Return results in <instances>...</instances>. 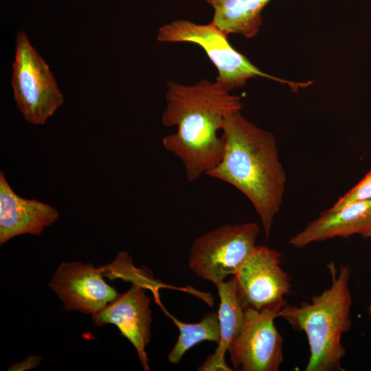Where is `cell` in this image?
<instances>
[{
  "label": "cell",
  "instance_id": "cell-7",
  "mask_svg": "<svg viewBox=\"0 0 371 371\" xmlns=\"http://www.w3.org/2000/svg\"><path fill=\"white\" fill-rule=\"evenodd\" d=\"M282 307L256 311L245 308L239 334L227 351L234 370L277 371L283 362V339L274 320Z\"/></svg>",
  "mask_w": 371,
  "mask_h": 371
},
{
  "label": "cell",
  "instance_id": "cell-4",
  "mask_svg": "<svg viewBox=\"0 0 371 371\" xmlns=\"http://www.w3.org/2000/svg\"><path fill=\"white\" fill-rule=\"evenodd\" d=\"M227 36L212 22L197 24L178 19L161 26L157 38L163 43H192L199 45L217 69L216 82L229 92L244 86L249 79L254 77L266 78L286 84L294 91L300 88H306L312 83L311 81L291 82L261 71L230 45Z\"/></svg>",
  "mask_w": 371,
  "mask_h": 371
},
{
  "label": "cell",
  "instance_id": "cell-17",
  "mask_svg": "<svg viewBox=\"0 0 371 371\" xmlns=\"http://www.w3.org/2000/svg\"><path fill=\"white\" fill-rule=\"evenodd\" d=\"M368 314L369 316L371 317V303L369 304V306H368Z\"/></svg>",
  "mask_w": 371,
  "mask_h": 371
},
{
  "label": "cell",
  "instance_id": "cell-2",
  "mask_svg": "<svg viewBox=\"0 0 371 371\" xmlns=\"http://www.w3.org/2000/svg\"><path fill=\"white\" fill-rule=\"evenodd\" d=\"M224 151L206 175L231 184L253 205L269 238L283 201L286 182L274 135L243 116L227 115L222 128Z\"/></svg>",
  "mask_w": 371,
  "mask_h": 371
},
{
  "label": "cell",
  "instance_id": "cell-16",
  "mask_svg": "<svg viewBox=\"0 0 371 371\" xmlns=\"http://www.w3.org/2000/svg\"><path fill=\"white\" fill-rule=\"evenodd\" d=\"M367 200H371V170L328 210L337 211L352 203Z\"/></svg>",
  "mask_w": 371,
  "mask_h": 371
},
{
  "label": "cell",
  "instance_id": "cell-11",
  "mask_svg": "<svg viewBox=\"0 0 371 371\" xmlns=\"http://www.w3.org/2000/svg\"><path fill=\"white\" fill-rule=\"evenodd\" d=\"M58 213L51 205L17 195L0 172V244L21 234L40 236Z\"/></svg>",
  "mask_w": 371,
  "mask_h": 371
},
{
  "label": "cell",
  "instance_id": "cell-8",
  "mask_svg": "<svg viewBox=\"0 0 371 371\" xmlns=\"http://www.w3.org/2000/svg\"><path fill=\"white\" fill-rule=\"evenodd\" d=\"M281 255L265 246L256 245L234 275L236 291L244 309L256 311L282 307L290 293V276L280 266Z\"/></svg>",
  "mask_w": 371,
  "mask_h": 371
},
{
  "label": "cell",
  "instance_id": "cell-9",
  "mask_svg": "<svg viewBox=\"0 0 371 371\" xmlns=\"http://www.w3.org/2000/svg\"><path fill=\"white\" fill-rule=\"evenodd\" d=\"M49 286L67 311L95 314L114 300L118 293L102 278V269L80 262H62Z\"/></svg>",
  "mask_w": 371,
  "mask_h": 371
},
{
  "label": "cell",
  "instance_id": "cell-1",
  "mask_svg": "<svg viewBox=\"0 0 371 371\" xmlns=\"http://www.w3.org/2000/svg\"><path fill=\"white\" fill-rule=\"evenodd\" d=\"M166 100L162 123L177 130L163 138V146L181 161L188 181H196L221 161L224 142L218 132L227 115L240 111L241 98L202 79L193 85L169 81Z\"/></svg>",
  "mask_w": 371,
  "mask_h": 371
},
{
  "label": "cell",
  "instance_id": "cell-5",
  "mask_svg": "<svg viewBox=\"0 0 371 371\" xmlns=\"http://www.w3.org/2000/svg\"><path fill=\"white\" fill-rule=\"evenodd\" d=\"M12 87L16 106L25 120L44 124L63 103L49 66L24 32L17 34Z\"/></svg>",
  "mask_w": 371,
  "mask_h": 371
},
{
  "label": "cell",
  "instance_id": "cell-3",
  "mask_svg": "<svg viewBox=\"0 0 371 371\" xmlns=\"http://www.w3.org/2000/svg\"><path fill=\"white\" fill-rule=\"evenodd\" d=\"M331 285L311 302L298 306L284 304L279 317L307 337L310 357L306 371L344 370L341 361L346 350L341 337L351 327L352 296L349 288L350 269L341 265L339 273L334 262L327 265Z\"/></svg>",
  "mask_w": 371,
  "mask_h": 371
},
{
  "label": "cell",
  "instance_id": "cell-12",
  "mask_svg": "<svg viewBox=\"0 0 371 371\" xmlns=\"http://www.w3.org/2000/svg\"><path fill=\"white\" fill-rule=\"evenodd\" d=\"M355 234L371 238V200L358 201L337 211L324 212L290 238L289 243L302 248L311 243Z\"/></svg>",
  "mask_w": 371,
  "mask_h": 371
},
{
  "label": "cell",
  "instance_id": "cell-6",
  "mask_svg": "<svg viewBox=\"0 0 371 371\" xmlns=\"http://www.w3.org/2000/svg\"><path fill=\"white\" fill-rule=\"evenodd\" d=\"M260 229L255 223L225 225L196 238L188 265L199 277L217 285L234 276L256 246Z\"/></svg>",
  "mask_w": 371,
  "mask_h": 371
},
{
  "label": "cell",
  "instance_id": "cell-15",
  "mask_svg": "<svg viewBox=\"0 0 371 371\" xmlns=\"http://www.w3.org/2000/svg\"><path fill=\"white\" fill-rule=\"evenodd\" d=\"M170 317L179 331L178 339L168 356L170 363H178L190 348L200 342L209 341L217 344L219 343L221 328L218 313H209L200 322L193 324L183 322L171 315Z\"/></svg>",
  "mask_w": 371,
  "mask_h": 371
},
{
  "label": "cell",
  "instance_id": "cell-13",
  "mask_svg": "<svg viewBox=\"0 0 371 371\" xmlns=\"http://www.w3.org/2000/svg\"><path fill=\"white\" fill-rule=\"evenodd\" d=\"M220 297L218 319L221 339L215 352L207 357L199 368L201 371L232 370L225 361V355L231 341L239 334L244 322V311L236 291L233 276L228 281L216 285Z\"/></svg>",
  "mask_w": 371,
  "mask_h": 371
},
{
  "label": "cell",
  "instance_id": "cell-10",
  "mask_svg": "<svg viewBox=\"0 0 371 371\" xmlns=\"http://www.w3.org/2000/svg\"><path fill=\"white\" fill-rule=\"evenodd\" d=\"M150 302L143 283L134 281L129 290L92 315L96 326L111 324L118 328L135 348L144 370H150L146 352L150 339Z\"/></svg>",
  "mask_w": 371,
  "mask_h": 371
},
{
  "label": "cell",
  "instance_id": "cell-14",
  "mask_svg": "<svg viewBox=\"0 0 371 371\" xmlns=\"http://www.w3.org/2000/svg\"><path fill=\"white\" fill-rule=\"evenodd\" d=\"M214 8L212 23L226 34L255 36L262 24V12L271 0H205Z\"/></svg>",
  "mask_w": 371,
  "mask_h": 371
}]
</instances>
